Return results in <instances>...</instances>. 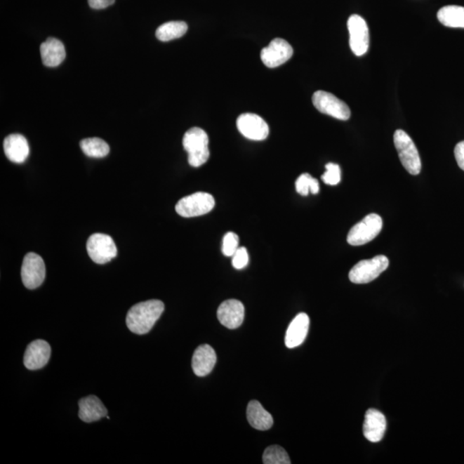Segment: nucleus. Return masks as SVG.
Listing matches in <instances>:
<instances>
[{"mask_svg": "<svg viewBox=\"0 0 464 464\" xmlns=\"http://www.w3.org/2000/svg\"><path fill=\"white\" fill-rule=\"evenodd\" d=\"M164 310V303L157 299L139 303L129 310L126 318V326L136 335H145L159 319Z\"/></svg>", "mask_w": 464, "mask_h": 464, "instance_id": "f257e3e1", "label": "nucleus"}, {"mask_svg": "<svg viewBox=\"0 0 464 464\" xmlns=\"http://www.w3.org/2000/svg\"><path fill=\"white\" fill-rule=\"evenodd\" d=\"M209 139L204 130L192 128L183 137V145L189 154L187 160L191 166L197 168L208 162L210 157Z\"/></svg>", "mask_w": 464, "mask_h": 464, "instance_id": "f03ea898", "label": "nucleus"}, {"mask_svg": "<svg viewBox=\"0 0 464 464\" xmlns=\"http://www.w3.org/2000/svg\"><path fill=\"white\" fill-rule=\"evenodd\" d=\"M394 144L405 170L413 175H419L421 171L419 152L409 134L404 130H397L394 133Z\"/></svg>", "mask_w": 464, "mask_h": 464, "instance_id": "7ed1b4c3", "label": "nucleus"}, {"mask_svg": "<svg viewBox=\"0 0 464 464\" xmlns=\"http://www.w3.org/2000/svg\"><path fill=\"white\" fill-rule=\"evenodd\" d=\"M389 267V259L385 256H377L373 259L360 260L349 272V279L354 284H367L373 281Z\"/></svg>", "mask_w": 464, "mask_h": 464, "instance_id": "20e7f679", "label": "nucleus"}, {"mask_svg": "<svg viewBox=\"0 0 464 464\" xmlns=\"http://www.w3.org/2000/svg\"><path fill=\"white\" fill-rule=\"evenodd\" d=\"M216 206L213 195L204 192H198L180 199L175 206L176 213L183 218H194L204 216Z\"/></svg>", "mask_w": 464, "mask_h": 464, "instance_id": "39448f33", "label": "nucleus"}, {"mask_svg": "<svg viewBox=\"0 0 464 464\" xmlns=\"http://www.w3.org/2000/svg\"><path fill=\"white\" fill-rule=\"evenodd\" d=\"M383 228L382 218L371 213L356 224L348 232L347 243L352 246H360L373 241Z\"/></svg>", "mask_w": 464, "mask_h": 464, "instance_id": "423d86ee", "label": "nucleus"}, {"mask_svg": "<svg viewBox=\"0 0 464 464\" xmlns=\"http://www.w3.org/2000/svg\"><path fill=\"white\" fill-rule=\"evenodd\" d=\"M312 102L321 113L328 114L338 120L347 121L351 117V110L346 103L329 92L316 91L313 94Z\"/></svg>", "mask_w": 464, "mask_h": 464, "instance_id": "0eeeda50", "label": "nucleus"}, {"mask_svg": "<svg viewBox=\"0 0 464 464\" xmlns=\"http://www.w3.org/2000/svg\"><path fill=\"white\" fill-rule=\"evenodd\" d=\"M87 251L91 259L98 264L110 263L117 256V248L112 237L95 233L87 241Z\"/></svg>", "mask_w": 464, "mask_h": 464, "instance_id": "6e6552de", "label": "nucleus"}, {"mask_svg": "<svg viewBox=\"0 0 464 464\" xmlns=\"http://www.w3.org/2000/svg\"><path fill=\"white\" fill-rule=\"evenodd\" d=\"M347 28L350 34V48L357 56L366 55L369 48V29L365 19L359 15H352L347 21Z\"/></svg>", "mask_w": 464, "mask_h": 464, "instance_id": "1a4fd4ad", "label": "nucleus"}, {"mask_svg": "<svg viewBox=\"0 0 464 464\" xmlns=\"http://www.w3.org/2000/svg\"><path fill=\"white\" fill-rule=\"evenodd\" d=\"M22 281L28 289H36L44 283L46 277V267L44 260L36 253L27 254L22 262Z\"/></svg>", "mask_w": 464, "mask_h": 464, "instance_id": "9d476101", "label": "nucleus"}, {"mask_svg": "<svg viewBox=\"0 0 464 464\" xmlns=\"http://www.w3.org/2000/svg\"><path fill=\"white\" fill-rule=\"evenodd\" d=\"M293 55V48L286 40L276 38L260 53V59L266 67L275 68L289 61Z\"/></svg>", "mask_w": 464, "mask_h": 464, "instance_id": "9b49d317", "label": "nucleus"}, {"mask_svg": "<svg viewBox=\"0 0 464 464\" xmlns=\"http://www.w3.org/2000/svg\"><path fill=\"white\" fill-rule=\"evenodd\" d=\"M237 129L248 140L262 141L266 140L270 128L263 119L256 114H241L237 121Z\"/></svg>", "mask_w": 464, "mask_h": 464, "instance_id": "f8f14e48", "label": "nucleus"}, {"mask_svg": "<svg viewBox=\"0 0 464 464\" xmlns=\"http://www.w3.org/2000/svg\"><path fill=\"white\" fill-rule=\"evenodd\" d=\"M245 309L243 303L229 299L218 307L217 316L220 324L229 329L239 328L244 320Z\"/></svg>", "mask_w": 464, "mask_h": 464, "instance_id": "ddd939ff", "label": "nucleus"}, {"mask_svg": "<svg viewBox=\"0 0 464 464\" xmlns=\"http://www.w3.org/2000/svg\"><path fill=\"white\" fill-rule=\"evenodd\" d=\"M50 356H51V347L47 341L34 340L26 348L25 366L27 369L32 371L41 369L48 363Z\"/></svg>", "mask_w": 464, "mask_h": 464, "instance_id": "4468645a", "label": "nucleus"}, {"mask_svg": "<svg viewBox=\"0 0 464 464\" xmlns=\"http://www.w3.org/2000/svg\"><path fill=\"white\" fill-rule=\"evenodd\" d=\"M386 418L377 409L367 410L364 421V436L371 443H378L381 441L386 432Z\"/></svg>", "mask_w": 464, "mask_h": 464, "instance_id": "2eb2a0df", "label": "nucleus"}, {"mask_svg": "<svg viewBox=\"0 0 464 464\" xmlns=\"http://www.w3.org/2000/svg\"><path fill=\"white\" fill-rule=\"evenodd\" d=\"M217 362V355L214 349L208 344L197 348L192 359V368L198 377H206L213 370Z\"/></svg>", "mask_w": 464, "mask_h": 464, "instance_id": "dca6fc26", "label": "nucleus"}, {"mask_svg": "<svg viewBox=\"0 0 464 464\" xmlns=\"http://www.w3.org/2000/svg\"><path fill=\"white\" fill-rule=\"evenodd\" d=\"M310 318L305 313H299L291 321L286 333L285 343L289 348H294L304 343L308 335Z\"/></svg>", "mask_w": 464, "mask_h": 464, "instance_id": "f3484780", "label": "nucleus"}, {"mask_svg": "<svg viewBox=\"0 0 464 464\" xmlns=\"http://www.w3.org/2000/svg\"><path fill=\"white\" fill-rule=\"evenodd\" d=\"M4 151L11 162L24 163L29 155L28 141L21 134H11L4 141Z\"/></svg>", "mask_w": 464, "mask_h": 464, "instance_id": "a211bd4d", "label": "nucleus"}, {"mask_svg": "<svg viewBox=\"0 0 464 464\" xmlns=\"http://www.w3.org/2000/svg\"><path fill=\"white\" fill-rule=\"evenodd\" d=\"M79 417L84 423H91L108 416V410L102 401L95 396L82 398L79 402Z\"/></svg>", "mask_w": 464, "mask_h": 464, "instance_id": "6ab92c4d", "label": "nucleus"}, {"mask_svg": "<svg viewBox=\"0 0 464 464\" xmlns=\"http://www.w3.org/2000/svg\"><path fill=\"white\" fill-rule=\"evenodd\" d=\"M40 51L42 63L46 67H58L66 58V49H65L64 44L55 38L50 37L44 44H41Z\"/></svg>", "mask_w": 464, "mask_h": 464, "instance_id": "aec40b11", "label": "nucleus"}, {"mask_svg": "<svg viewBox=\"0 0 464 464\" xmlns=\"http://www.w3.org/2000/svg\"><path fill=\"white\" fill-rule=\"evenodd\" d=\"M248 423L260 431H267L273 427L274 419L258 401H251L247 408Z\"/></svg>", "mask_w": 464, "mask_h": 464, "instance_id": "412c9836", "label": "nucleus"}, {"mask_svg": "<svg viewBox=\"0 0 464 464\" xmlns=\"http://www.w3.org/2000/svg\"><path fill=\"white\" fill-rule=\"evenodd\" d=\"M439 21L450 28L464 29V7L448 6L441 8L438 13Z\"/></svg>", "mask_w": 464, "mask_h": 464, "instance_id": "4be33fe9", "label": "nucleus"}, {"mask_svg": "<svg viewBox=\"0 0 464 464\" xmlns=\"http://www.w3.org/2000/svg\"><path fill=\"white\" fill-rule=\"evenodd\" d=\"M187 32V25L185 22L172 21L159 26L156 37L159 41H168L183 37Z\"/></svg>", "mask_w": 464, "mask_h": 464, "instance_id": "5701e85b", "label": "nucleus"}, {"mask_svg": "<svg viewBox=\"0 0 464 464\" xmlns=\"http://www.w3.org/2000/svg\"><path fill=\"white\" fill-rule=\"evenodd\" d=\"M83 152L90 158H105L110 153L109 145L99 138H89L80 142Z\"/></svg>", "mask_w": 464, "mask_h": 464, "instance_id": "b1692460", "label": "nucleus"}, {"mask_svg": "<svg viewBox=\"0 0 464 464\" xmlns=\"http://www.w3.org/2000/svg\"><path fill=\"white\" fill-rule=\"evenodd\" d=\"M264 464H290L289 454L281 446H272L267 447L263 456Z\"/></svg>", "mask_w": 464, "mask_h": 464, "instance_id": "393cba45", "label": "nucleus"}, {"mask_svg": "<svg viewBox=\"0 0 464 464\" xmlns=\"http://www.w3.org/2000/svg\"><path fill=\"white\" fill-rule=\"evenodd\" d=\"M296 190L303 197H307L310 193L317 194L320 190L319 183L310 174H302L296 181Z\"/></svg>", "mask_w": 464, "mask_h": 464, "instance_id": "a878e982", "label": "nucleus"}, {"mask_svg": "<svg viewBox=\"0 0 464 464\" xmlns=\"http://www.w3.org/2000/svg\"><path fill=\"white\" fill-rule=\"evenodd\" d=\"M239 248V236L232 232L226 233L223 239V244H222V253L225 256L232 257Z\"/></svg>", "mask_w": 464, "mask_h": 464, "instance_id": "bb28decb", "label": "nucleus"}, {"mask_svg": "<svg viewBox=\"0 0 464 464\" xmlns=\"http://www.w3.org/2000/svg\"><path fill=\"white\" fill-rule=\"evenodd\" d=\"M325 173L322 175L323 181L328 185H337L341 180V171L338 164L329 163L326 164Z\"/></svg>", "mask_w": 464, "mask_h": 464, "instance_id": "cd10ccee", "label": "nucleus"}, {"mask_svg": "<svg viewBox=\"0 0 464 464\" xmlns=\"http://www.w3.org/2000/svg\"><path fill=\"white\" fill-rule=\"evenodd\" d=\"M232 265L236 270H243L248 265V254L247 249L239 247L232 256Z\"/></svg>", "mask_w": 464, "mask_h": 464, "instance_id": "c85d7f7f", "label": "nucleus"}, {"mask_svg": "<svg viewBox=\"0 0 464 464\" xmlns=\"http://www.w3.org/2000/svg\"><path fill=\"white\" fill-rule=\"evenodd\" d=\"M455 158L458 166L464 171V141L459 142L455 147Z\"/></svg>", "mask_w": 464, "mask_h": 464, "instance_id": "c756f323", "label": "nucleus"}, {"mask_svg": "<svg viewBox=\"0 0 464 464\" xmlns=\"http://www.w3.org/2000/svg\"><path fill=\"white\" fill-rule=\"evenodd\" d=\"M116 0H88L91 8L95 10L105 9L112 6Z\"/></svg>", "mask_w": 464, "mask_h": 464, "instance_id": "7c9ffc66", "label": "nucleus"}]
</instances>
